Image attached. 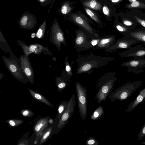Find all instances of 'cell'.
Listing matches in <instances>:
<instances>
[{"instance_id": "4dcf8cb0", "label": "cell", "mask_w": 145, "mask_h": 145, "mask_svg": "<svg viewBox=\"0 0 145 145\" xmlns=\"http://www.w3.org/2000/svg\"><path fill=\"white\" fill-rule=\"evenodd\" d=\"M34 96L35 98L38 100H41L42 99V97L41 95L37 93H34Z\"/></svg>"}, {"instance_id": "3957f363", "label": "cell", "mask_w": 145, "mask_h": 145, "mask_svg": "<svg viewBox=\"0 0 145 145\" xmlns=\"http://www.w3.org/2000/svg\"><path fill=\"white\" fill-rule=\"evenodd\" d=\"M142 82L137 80L133 82L129 81L119 87L110 93L108 98L112 101L118 100L122 101L131 96V94L141 85Z\"/></svg>"}, {"instance_id": "74e56055", "label": "cell", "mask_w": 145, "mask_h": 145, "mask_svg": "<svg viewBox=\"0 0 145 145\" xmlns=\"http://www.w3.org/2000/svg\"><path fill=\"white\" fill-rule=\"evenodd\" d=\"M129 1L131 3L136 1V0H129Z\"/></svg>"}, {"instance_id": "9a60e30c", "label": "cell", "mask_w": 145, "mask_h": 145, "mask_svg": "<svg viewBox=\"0 0 145 145\" xmlns=\"http://www.w3.org/2000/svg\"><path fill=\"white\" fill-rule=\"evenodd\" d=\"M104 114V111L102 106H99L94 111L91 115V118L95 120L99 119Z\"/></svg>"}, {"instance_id": "484cf974", "label": "cell", "mask_w": 145, "mask_h": 145, "mask_svg": "<svg viewBox=\"0 0 145 145\" xmlns=\"http://www.w3.org/2000/svg\"><path fill=\"white\" fill-rule=\"evenodd\" d=\"M27 17L26 16H24L21 19L20 23L22 25L24 26L27 24Z\"/></svg>"}, {"instance_id": "603a6c76", "label": "cell", "mask_w": 145, "mask_h": 145, "mask_svg": "<svg viewBox=\"0 0 145 145\" xmlns=\"http://www.w3.org/2000/svg\"><path fill=\"white\" fill-rule=\"evenodd\" d=\"M67 82V81H66L65 82L63 81L59 84L58 86L59 88L62 89L64 88L67 86H69V85Z\"/></svg>"}, {"instance_id": "e0dca14e", "label": "cell", "mask_w": 145, "mask_h": 145, "mask_svg": "<svg viewBox=\"0 0 145 145\" xmlns=\"http://www.w3.org/2000/svg\"><path fill=\"white\" fill-rule=\"evenodd\" d=\"M127 8H145V4L139 1H136L126 5Z\"/></svg>"}, {"instance_id": "5b68a950", "label": "cell", "mask_w": 145, "mask_h": 145, "mask_svg": "<svg viewBox=\"0 0 145 145\" xmlns=\"http://www.w3.org/2000/svg\"><path fill=\"white\" fill-rule=\"evenodd\" d=\"M75 34L74 47L78 52L93 48L90 42L91 39L83 29L76 30Z\"/></svg>"}, {"instance_id": "5bb4252c", "label": "cell", "mask_w": 145, "mask_h": 145, "mask_svg": "<svg viewBox=\"0 0 145 145\" xmlns=\"http://www.w3.org/2000/svg\"><path fill=\"white\" fill-rule=\"evenodd\" d=\"M84 4L86 7L97 10H99L102 7L101 5L96 0H89Z\"/></svg>"}, {"instance_id": "83f0119b", "label": "cell", "mask_w": 145, "mask_h": 145, "mask_svg": "<svg viewBox=\"0 0 145 145\" xmlns=\"http://www.w3.org/2000/svg\"><path fill=\"white\" fill-rule=\"evenodd\" d=\"M42 35V30L41 29H39L37 33V36L38 38H40Z\"/></svg>"}, {"instance_id": "cb8c5ba5", "label": "cell", "mask_w": 145, "mask_h": 145, "mask_svg": "<svg viewBox=\"0 0 145 145\" xmlns=\"http://www.w3.org/2000/svg\"><path fill=\"white\" fill-rule=\"evenodd\" d=\"M103 11L104 14L107 16H108L110 14V11L108 7L105 5L103 8Z\"/></svg>"}, {"instance_id": "8992f818", "label": "cell", "mask_w": 145, "mask_h": 145, "mask_svg": "<svg viewBox=\"0 0 145 145\" xmlns=\"http://www.w3.org/2000/svg\"><path fill=\"white\" fill-rule=\"evenodd\" d=\"M140 42L135 39L124 36L122 38L118 39L109 48L105 50L107 53H112L119 49H129L132 46Z\"/></svg>"}, {"instance_id": "f546056e", "label": "cell", "mask_w": 145, "mask_h": 145, "mask_svg": "<svg viewBox=\"0 0 145 145\" xmlns=\"http://www.w3.org/2000/svg\"><path fill=\"white\" fill-rule=\"evenodd\" d=\"M24 71L25 74L27 76H30L31 75V72L29 68H25Z\"/></svg>"}, {"instance_id": "4316f807", "label": "cell", "mask_w": 145, "mask_h": 145, "mask_svg": "<svg viewBox=\"0 0 145 145\" xmlns=\"http://www.w3.org/2000/svg\"><path fill=\"white\" fill-rule=\"evenodd\" d=\"M43 124L42 123H40L36 125L35 128V130L37 132L39 131L40 129L43 126Z\"/></svg>"}, {"instance_id": "ba28073f", "label": "cell", "mask_w": 145, "mask_h": 145, "mask_svg": "<svg viewBox=\"0 0 145 145\" xmlns=\"http://www.w3.org/2000/svg\"><path fill=\"white\" fill-rule=\"evenodd\" d=\"M119 55L123 58L132 57L133 58H144L145 56V47L137 45L123 52L119 53Z\"/></svg>"}, {"instance_id": "44dd1931", "label": "cell", "mask_w": 145, "mask_h": 145, "mask_svg": "<svg viewBox=\"0 0 145 145\" xmlns=\"http://www.w3.org/2000/svg\"><path fill=\"white\" fill-rule=\"evenodd\" d=\"M101 39V37L100 38L97 39H93L92 38L90 39V42L91 45L93 48H94V46H96L100 42Z\"/></svg>"}, {"instance_id": "9c48e42d", "label": "cell", "mask_w": 145, "mask_h": 145, "mask_svg": "<svg viewBox=\"0 0 145 145\" xmlns=\"http://www.w3.org/2000/svg\"><path fill=\"white\" fill-rule=\"evenodd\" d=\"M76 105L75 95L74 93L68 101L66 110L61 116V120L63 125L66 124L69 120L74 112Z\"/></svg>"}, {"instance_id": "1f68e13d", "label": "cell", "mask_w": 145, "mask_h": 145, "mask_svg": "<svg viewBox=\"0 0 145 145\" xmlns=\"http://www.w3.org/2000/svg\"><path fill=\"white\" fill-rule=\"evenodd\" d=\"M37 48V46L35 45H32L29 47V50L32 52H34Z\"/></svg>"}, {"instance_id": "ab89813d", "label": "cell", "mask_w": 145, "mask_h": 145, "mask_svg": "<svg viewBox=\"0 0 145 145\" xmlns=\"http://www.w3.org/2000/svg\"><path fill=\"white\" fill-rule=\"evenodd\" d=\"M37 143V141L36 140L35 141L34 143L35 144H36Z\"/></svg>"}, {"instance_id": "f1b7e54d", "label": "cell", "mask_w": 145, "mask_h": 145, "mask_svg": "<svg viewBox=\"0 0 145 145\" xmlns=\"http://www.w3.org/2000/svg\"><path fill=\"white\" fill-rule=\"evenodd\" d=\"M10 71L13 72H15L16 71V67L13 65H11L9 67Z\"/></svg>"}, {"instance_id": "ffe728a7", "label": "cell", "mask_w": 145, "mask_h": 145, "mask_svg": "<svg viewBox=\"0 0 145 145\" xmlns=\"http://www.w3.org/2000/svg\"><path fill=\"white\" fill-rule=\"evenodd\" d=\"M99 142L92 137L89 138L86 140V144L89 145H97Z\"/></svg>"}, {"instance_id": "7c38bea8", "label": "cell", "mask_w": 145, "mask_h": 145, "mask_svg": "<svg viewBox=\"0 0 145 145\" xmlns=\"http://www.w3.org/2000/svg\"><path fill=\"white\" fill-rule=\"evenodd\" d=\"M145 98V88L140 91L139 95L137 96L135 100L131 102L128 106L127 112H130L133 110Z\"/></svg>"}, {"instance_id": "4fadbf2b", "label": "cell", "mask_w": 145, "mask_h": 145, "mask_svg": "<svg viewBox=\"0 0 145 145\" xmlns=\"http://www.w3.org/2000/svg\"><path fill=\"white\" fill-rule=\"evenodd\" d=\"M68 57H65V71L64 72V78L69 83H71L70 79L73 75L72 67L68 61Z\"/></svg>"}, {"instance_id": "d4e9b609", "label": "cell", "mask_w": 145, "mask_h": 145, "mask_svg": "<svg viewBox=\"0 0 145 145\" xmlns=\"http://www.w3.org/2000/svg\"><path fill=\"white\" fill-rule=\"evenodd\" d=\"M69 7L66 5H63L61 8V11L63 14H66L69 12Z\"/></svg>"}, {"instance_id": "30bf717a", "label": "cell", "mask_w": 145, "mask_h": 145, "mask_svg": "<svg viewBox=\"0 0 145 145\" xmlns=\"http://www.w3.org/2000/svg\"><path fill=\"white\" fill-rule=\"evenodd\" d=\"M101 37L100 42L96 46L97 49L105 50L110 47L115 42L116 37L113 35H105Z\"/></svg>"}, {"instance_id": "7402d4cb", "label": "cell", "mask_w": 145, "mask_h": 145, "mask_svg": "<svg viewBox=\"0 0 145 145\" xmlns=\"http://www.w3.org/2000/svg\"><path fill=\"white\" fill-rule=\"evenodd\" d=\"M134 17L136 21L145 28V20L141 19L135 16H134Z\"/></svg>"}, {"instance_id": "836d02e7", "label": "cell", "mask_w": 145, "mask_h": 145, "mask_svg": "<svg viewBox=\"0 0 145 145\" xmlns=\"http://www.w3.org/2000/svg\"><path fill=\"white\" fill-rule=\"evenodd\" d=\"M9 123L12 126H14L16 125L14 122L12 120H10L9 121Z\"/></svg>"}, {"instance_id": "60d3db41", "label": "cell", "mask_w": 145, "mask_h": 145, "mask_svg": "<svg viewBox=\"0 0 145 145\" xmlns=\"http://www.w3.org/2000/svg\"><path fill=\"white\" fill-rule=\"evenodd\" d=\"M44 0H40L41 2H43L44 1Z\"/></svg>"}, {"instance_id": "d6986e66", "label": "cell", "mask_w": 145, "mask_h": 145, "mask_svg": "<svg viewBox=\"0 0 145 145\" xmlns=\"http://www.w3.org/2000/svg\"><path fill=\"white\" fill-rule=\"evenodd\" d=\"M123 24L131 30L135 26L134 23L132 21L127 19H124L122 20Z\"/></svg>"}, {"instance_id": "8d00e7d4", "label": "cell", "mask_w": 145, "mask_h": 145, "mask_svg": "<svg viewBox=\"0 0 145 145\" xmlns=\"http://www.w3.org/2000/svg\"><path fill=\"white\" fill-rule=\"evenodd\" d=\"M35 33H32V34H31V37H32V38H34L35 37Z\"/></svg>"}, {"instance_id": "d6a6232c", "label": "cell", "mask_w": 145, "mask_h": 145, "mask_svg": "<svg viewBox=\"0 0 145 145\" xmlns=\"http://www.w3.org/2000/svg\"><path fill=\"white\" fill-rule=\"evenodd\" d=\"M50 134V131H49L47 132L45 134H44L43 136V139H45L47 138L48 136Z\"/></svg>"}, {"instance_id": "d590c367", "label": "cell", "mask_w": 145, "mask_h": 145, "mask_svg": "<svg viewBox=\"0 0 145 145\" xmlns=\"http://www.w3.org/2000/svg\"><path fill=\"white\" fill-rule=\"evenodd\" d=\"M122 0H111V1L113 3H117L120 2Z\"/></svg>"}, {"instance_id": "52a82bcc", "label": "cell", "mask_w": 145, "mask_h": 145, "mask_svg": "<svg viewBox=\"0 0 145 145\" xmlns=\"http://www.w3.org/2000/svg\"><path fill=\"white\" fill-rule=\"evenodd\" d=\"M127 67V71L138 74L143 71L145 68V59L142 58H134L129 61L124 62L120 65Z\"/></svg>"}, {"instance_id": "6da1fadb", "label": "cell", "mask_w": 145, "mask_h": 145, "mask_svg": "<svg viewBox=\"0 0 145 145\" xmlns=\"http://www.w3.org/2000/svg\"><path fill=\"white\" fill-rule=\"evenodd\" d=\"M114 59L111 57L97 56L91 53L85 55H77L76 61L78 68L76 73L89 74L94 70L108 65Z\"/></svg>"}, {"instance_id": "2e32d148", "label": "cell", "mask_w": 145, "mask_h": 145, "mask_svg": "<svg viewBox=\"0 0 145 145\" xmlns=\"http://www.w3.org/2000/svg\"><path fill=\"white\" fill-rule=\"evenodd\" d=\"M115 28L118 31L124 36L131 31V29L121 24H116Z\"/></svg>"}, {"instance_id": "7a4b0ae2", "label": "cell", "mask_w": 145, "mask_h": 145, "mask_svg": "<svg viewBox=\"0 0 145 145\" xmlns=\"http://www.w3.org/2000/svg\"><path fill=\"white\" fill-rule=\"evenodd\" d=\"M116 73L114 72H107L103 74L98 80L97 88H99L95 97L99 104L102 101L104 102L108 95L110 94L117 80Z\"/></svg>"}, {"instance_id": "8fae6325", "label": "cell", "mask_w": 145, "mask_h": 145, "mask_svg": "<svg viewBox=\"0 0 145 145\" xmlns=\"http://www.w3.org/2000/svg\"><path fill=\"white\" fill-rule=\"evenodd\" d=\"M124 36L135 39L145 44V29H141L131 31Z\"/></svg>"}, {"instance_id": "f35d334b", "label": "cell", "mask_w": 145, "mask_h": 145, "mask_svg": "<svg viewBox=\"0 0 145 145\" xmlns=\"http://www.w3.org/2000/svg\"><path fill=\"white\" fill-rule=\"evenodd\" d=\"M53 120L51 119H50L49 120V122L50 123H53Z\"/></svg>"}, {"instance_id": "ac0fdd59", "label": "cell", "mask_w": 145, "mask_h": 145, "mask_svg": "<svg viewBox=\"0 0 145 145\" xmlns=\"http://www.w3.org/2000/svg\"><path fill=\"white\" fill-rule=\"evenodd\" d=\"M87 14L94 20L99 24H101L100 21L96 14L92 10L88 8H84Z\"/></svg>"}, {"instance_id": "e575fe53", "label": "cell", "mask_w": 145, "mask_h": 145, "mask_svg": "<svg viewBox=\"0 0 145 145\" xmlns=\"http://www.w3.org/2000/svg\"><path fill=\"white\" fill-rule=\"evenodd\" d=\"M29 112L27 110L24 111L22 113V115L24 116H26L28 115Z\"/></svg>"}, {"instance_id": "277c9868", "label": "cell", "mask_w": 145, "mask_h": 145, "mask_svg": "<svg viewBox=\"0 0 145 145\" xmlns=\"http://www.w3.org/2000/svg\"><path fill=\"white\" fill-rule=\"evenodd\" d=\"M75 86L78 110L81 118L84 120L87 114V90L80 83L76 82Z\"/></svg>"}]
</instances>
